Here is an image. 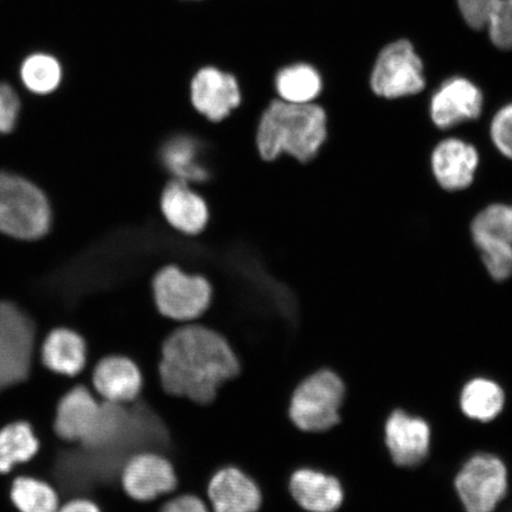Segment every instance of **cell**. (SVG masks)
Instances as JSON below:
<instances>
[{
    "label": "cell",
    "instance_id": "83f0119b",
    "mask_svg": "<svg viewBox=\"0 0 512 512\" xmlns=\"http://www.w3.org/2000/svg\"><path fill=\"white\" fill-rule=\"evenodd\" d=\"M486 136L497 155L512 163V101L496 108L486 121Z\"/></svg>",
    "mask_w": 512,
    "mask_h": 512
},
{
    "label": "cell",
    "instance_id": "8fae6325",
    "mask_svg": "<svg viewBox=\"0 0 512 512\" xmlns=\"http://www.w3.org/2000/svg\"><path fill=\"white\" fill-rule=\"evenodd\" d=\"M382 437L390 462L400 469H415L430 457L432 426L422 415L394 408L384 419Z\"/></svg>",
    "mask_w": 512,
    "mask_h": 512
},
{
    "label": "cell",
    "instance_id": "d6a6232c",
    "mask_svg": "<svg viewBox=\"0 0 512 512\" xmlns=\"http://www.w3.org/2000/svg\"><path fill=\"white\" fill-rule=\"evenodd\" d=\"M57 512H102L99 504L87 497L69 498Z\"/></svg>",
    "mask_w": 512,
    "mask_h": 512
},
{
    "label": "cell",
    "instance_id": "7402d4cb",
    "mask_svg": "<svg viewBox=\"0 0 512 512\" xmlns=\"http://www.w3.org/2000/svg\"><path fill=\"white\" fill-rule=\"evenodd\" d=\"M40 450L34 428L17 421L0 430V473H8L18 464L27 463Z\"/></svg>",
    "mask_w": 512,
    "mask_h": 512
},
{
    "label": "cell",
    "instance_id": "ac0fdd59",
    "mask_svg": "<svg viewBox=\"0 0 512 512\" xmlns=\"http://www.w3.org/2000/svg\"><path fill=\"white\" fill-rule=\"evenodd\" d=\"M42 362L54 373L76 379L87 367L88 344L85 336L70 328L50 331L42 345Z\"/></svg>",
    "mask_w": 512,
    "mask_h": 512
},
{
    "label": "cell",
    "instance_id": "4316f807",
    "mask_svg": "<svg viewBox=\"0 0 512 512\" xmlns=\"http://www.w3.org/2000/svg\"><path fill=\"white\" fill-rule=\"evenodd\" d=\"M196 146L187 138H178L165 146L163 159L178 181H204L207 171L197 164Z\"/></svg>",
    "mask_w": 512,
    "mask_h": 512
},
{
    "label": "cell",
    "instance_id": "cb8c5ba5",
    "mask_svg": "<svg viewBox=\"0 0 512 512\" xmlns=\"http://www.w3.org/2000/svg\"><path fill=\"white\" fill-rule=\"evenodd\" d=\"M63 78L61 63L48 54H34L24 60L21 67V79L25 88L36 95L54 93L60 87Z\"/></svg>",
    "mask_w": 512,
    "mask_h": 512
},
{
    "label": "cell",
    "instance_id": "d4e9b609",
    "mask_svg": "<svg viewBox=\"0 0 512 512\" xmlns=\"http://www.w3.org/2000/svg\"><path fill=\"white\" fill-rule=\"evenodd\" d=\"M11 499L19 512H57L59 494L53 486L31 477H18L11 486Z\"/></svg>",
    "mask_w": 512,
    "mask_h": 512
},
{
    "label": "cell",
    "instance_id": "d6986e66",
    "mask_svg": "<svg viewBox=\"0 0 512 512\" xmlns=\"http://www.w3.org/2000/svg\"><path fill=\"white\" fill-rule=\"evenodd\" d=\"M160 204L166 221L179 232L195 235L207 226L206 202L183 181L171 182L164 189Z\"/></svg>",
    "mask_w": 512,
    "mask_h": 512
},
{
    "label": "cell",
    "instance_id": "484cf974",
    "mask_svg": "<svg viewBox=\"0 0 512 512\" xmlns=\"http://www.w3.org/2000/svg\"><path fill=\"white\" fill-rule=\"evenodd\" d=\"M480 265L494 283H507L512 279V245L498 240L471 241Z\"/></svg>",
    "mask_w": 512,
    "mask_h": 512
},
{
    "label": "cell",
    "instance_id": "9a60e30c",
    "mask_svg": "<svg viewBox=\"0 0 512 512\" xmlns=\"http://www.w3.org/2000/svg\"><path fill=\"white\" fill-rule=\"evenodd\" d=\"M101 400L85 383H75L56 406L54 431L64 443L79 444L99 418Z\"/></svg>",
    "mask_w": 512,
    "mask_h": 512
},
{
    "label": "cell",
    "instance_id": "f546056e",
    "mask_svg": "<svg viewBox=\"0 0 512 512\" xmlns=\"http://www.w3.org/2000/svg\"><path fill=\"white\" fill-rule=\"evenodd\" d=\"M21 108V99L15 88L9 83L0 82V136L14 132Z\"/></svg>",
    "mask_w": 512,
    "mask_h": 512
},
{
    "label": "cell",
    "instance_id": "277c9868",
    "mask_svg": "<svg viewBox=\"0 0 512 512\" xmlns=\"http://www.w3.org/2000/svg\"><path fill=\"white\" fill-rule=\"evenodd\" d=\"M347 384L335 370L322 368L306 376L291 395L288 416L298 430L324 433L341 422Z\"/></svg>",
    "mask_w": 512,
    "mask_h": 512
},
{
    "label": "cell",
    "instance_id": "4fadbf2b",
    "mask_svg": "<svg viewBox=\"0 0 512 512\" xmlns=\"http://www.w3.org/2000/svg\"><path fill=\"white\" fill-rule=\"evenodd\" d=\"M192 107L213 123L226 119L241 105L242 91L235 74L216 66H204L189 85Z\"/></svg>",
    "mask_w": 512,
    "mask_h": 512
},
{
    "label": "cell",
    "instance_id": "ffe728a7",
    "mask_svg": "<svg viewBox=\"0 0 512 512\" xmlns=\"http://www.w3.org/2000/svg\"><path fill=\"white\" fill-rule=\"evenodd\" d=\"M507 393L489 376H475L460 388L458 406L467 420L490 424L504 411Z\"/></svg>",
    "mask_w": 512,
    "mask_h": 512
},
{
    "label": "cell",
    "instance_id": "8992f818",
    "mask_svg": "<svg viewBox=\"0 0 512 512\" xmlns=\"http://www.w3.org/2000/svg\"><path fill=\"white\" fill-rule=\"evenodd\" d=\"M371 93L384 101H398L425 92V64L413 44L399 40L384 47L370 73Z\"/></svg>",
    "mask_w": 512,
    "mask_h": 512
},
{
    "label": "cell",
    "instance_id": "f1b7e54d",
    "mask_svg": "<svg viewBox=\"0 0 512 512\" xmlns=\"http://www.w3.org/2000/svg\"><path fill=\"white\" fill-rule=\"evenodd\" d=\"M485 29L499 50L512 49V0H499L491 9Z\"/></svg>",
    "mask_w": 512,
    "mask_h": 512
},
{
    "label": "cell",
    "instance_id": "9c48e42d",
    "mask_svg": "<svg viewBox=\"0 0 512 512\" xmlns=\"http://www.w3.org/2000/svg\"><path fill=\"white\" fill-rule=\"evenodd\" d=\"M482 164V153L470 139L447 133L435 142L428 155L433 182L447 194H459L473 187Z\"/></svg>",
    "mask_w": 512,
    "mask_h": 512
},
{
    "label": "cell",
    "instance_id": "7a4b0ae2",
    "mask_svg": "<svg viewBox=\"0 0 512 512\" xmlns=\"http://www.w3.org/2000/svg\"><path fill=\"white\" fill-rule=\"evenodd\" d=\"M329 114L322 105L291 104L274 99L261 115L256 144L264 160L281 153L309 163L317 158L329 139Z\"/></svg>",
    "mask_w": 512,
    "mask_h": 512
},
{
    "label": "cell",
    "instance_id": "4dcf8cb0",
    "mask_svg": "<svg viewBox=\"0 0 512 512\" xmlns=\"http://www.w3.org/2000/svg\"><path fill=\"white\" fill-rule=\"evenodd\" d=\"M499 0H457L460 15L475 30H483L494 5Z\"/></svg>",
    "mask_w": 512,
    "mask_h": 512
},
{
    "label": "cell",
    "instance_id": "ba28073f",
    "mask_svg": "<svg viewBox=\"0 0 512 512\" xmlns=\"http://www.w3.org/2000/svg\"><path fill=\"white\" fill-rule=\"evenodd\" d=\"M36 326L21 307L0 302V392L28 380Z\"/></svg>",
    "mask_w": 512,
    "mask_h": 512
},
{
    "label": "cell",
    "instance_id": "603a6c76",
    "mask_svg": "<svg viewBox=\"0 0 512 512\" xmlns=\"http://www.w3.org/2000/svg\"><path fill=\"white\" fill-rule=\"evenodd\" d=\"M471 241L498 240L512 245V201H494L478 209L469 223Z\"/></svg>",
    "mask_w": 512,
    "mask_h": 512
},
{
    "label": "cell",
    "instance_id": "3957f363",
    "mask_svg": "<svg viewBox=\"0 0 512 512\" xmlns=\"http://www.w3.org/2000/svg\"><path fill=\"white\" fill-rule=\"evenodd\" d=\"M53 211L44 191L14 172L0 171V233L37 241L49 233Z\"/></svg>",
    "mask_w": 512,
    "mask_h": 512
},
{
    "label": "cell",
    "instance_id": "5bb4252c",
    "mask_svg": "<svg viewBox=\"0 0 512 512\" xmlns=\"http://www.w3.org/2000/svg\"><path fill=\"white\" fill-rule=\"evenodd\" d=\"M93 392L102 401L127 405L142 394L144 380L138 364L124 355H107L91 373Z\"/></svg>",
    "mask_w": 512,
    "mask_h": 512
},
{
    "label": "cell",
    "instance_id": "836d02e7",
    "mask_svg": "<svg viewBox=\"0 0 512 512\" xmlns=\"http://www.w3.org/2000/svg\"><path fill=\"white\" fill-rule=\"evenodd\" d=\"M189 2V0H187ZM190 2H198V0H190Z\"/></svg>",
    "mask_w": 512,
    "mask_h": 512
},
{
    "label": "cell",
    "instance_id": "6da1fadb",
    "mask_svg": "<svg viewBox=\"0 0 512 512\" xmlns=\"http://www.w3.org/2000/svg\"><path fill=\"white\" fill-rule=\"evenodd\" d=\"M239 373L240 362L227 339L206 325L182 324L165 338L159 376L166 394L208 405Z\"/></svg>",
    "mask_w": 512,
    "mask_h": 512
},
{
    "label": "cell",
    "instance_id": "5b68a950",
    "mask_svg": "<svg viewBox=\"0 0 512 512\" xmlns=\"http://www.w3.org/2000/svg\"><path fill=\"white\" fill-rule=\"evenodd\" d=\"M452 485L464 512H497L509 495V467L498 454L478 451L459 466Z\"/></svg>",
    "mask_w": 512,
    "mask_h": 512
},
{
    "label": "cell",
    "instance_id": "2e32d148",
    "mask_svg": "<svg viewBox=\"0 0 512 512\" xmlns=\"http://www.w3.org/2000/svg\"><path fill=\"white\" fill-rule=\"evenodd\" d=\"M288 491L298 507L306 512H336L345 499L341 479L313 467H299L294 471Z\"/></svg>",
    "mask_w": 512,
    "mask_h": 512
},
{
    "label": "cell",
    "instance_id": "e0dca14e",
    "mask_svg": "<svg viewBox=\"0 0 512 512\" xmlns=\"http://www.w3.org/2000/svg\"><path fill=\"white\" fill-rule=\"evenodd\" d=\"M207 494L211 512H258L262 504L260 486L236 466L217 471Z\"/></svg>",
    "mask_w": 512,
    "mask_h": 512
},
{
    "label": "cell",
    "instance_id": "30bf717a",
    "mask_svg": "<svg viewBox=\"0 0 512 512\" xmlns=\"http://www.w3.org/2000/svg\"><path fill=\"white\" fill-rule=\"evenodd\" d=\"M485 95L465 76H452L440 83L428 101L427 117L441 136L478 123L484 117Z\"/></svg>",
    "mask_w": 512,
    "mask_h": 512
},
{
    "label": "cell",
    "instance_id": "7c38bea8",
    "mask_svg": "<svg viewBox=\"0 0 512 512\" xmlns=\"http://www.w3.org/2000/svg\"><path fill=\"white\" fill-rule=\"evenodd\" d=\"M120 482L128 497L143 503L175 495L178 486L174 464L152 451L133 454L121 471Z\"/></svg>",
    "mask_w": 512,
    "mask_h": 512
},
{
    "label": "cell",
    "instance_id": "1f68e13d",
    "mask_svg": "<svg viewBox=\"0 0 512 512\" xmlns=\"http://www.w3.org/2000/svg\"><path fill=\"white\" fill-rule=\"evenodd\" d=\"M158 512H211V509L196 495L176 494L166 497Z\"/></svg>",
    "mask_w": 512,
    "mask_h": 512
},
{
    "label": "cell",
    "instance_id": "52a82bcc",
    "mask_svg": "<svg viewBox=\"0 0 512 512\" xmlns=\"http://www.w3.org/2000/svg\"><path fill=\"white\" fill-rule=\"evenodd\" d=\"M213 294L206 278L185 274L175 266L163 268L152 283L157 311L178 324L197 322L208 311Z\"/></svg>",
    "mask_w": 512,
    "mask_h": 512
},
{
    "label": "cell",
    "instance_id": "44dd1931",
    "mask_svg": "<svg viewBox=\"0 0 512 512\" xmlns=\"http://www.w3.org/2000/svg\"><path fill=\"white\" fill-rule=\"evenodd\" d=\"M279 99L291 104H312L324 91L323 76L313 64L297 61L285 64L274 75Z\"/></svg>",
    "mask_w": 512,
    "mask_h": 512
}]
</instances>
